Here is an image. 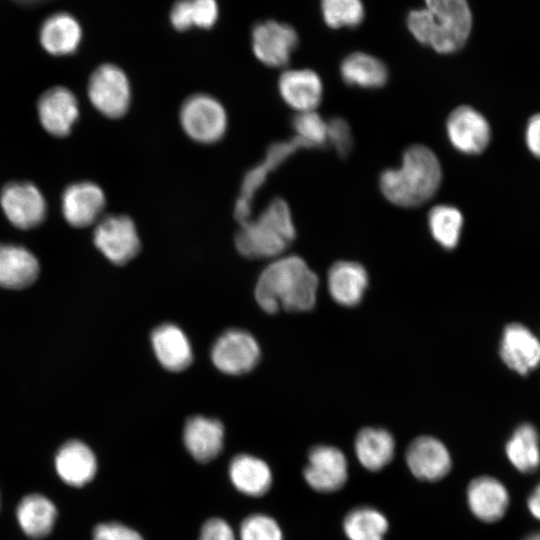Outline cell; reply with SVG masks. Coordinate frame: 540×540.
<instances>
[{"mask_svg": "<svg viewBox=\"0 0 540 540\" xmlns=\"http://www.w3.org/2000/svg\"><path fill=\"white\" fill-rule=\"evenodd\" d=\"M393 436L380 428H364L356 436L355 453L358 461L368 470L378 471L393 458Z\"/></svg>", "mask_w": 540, "mask_h": 540, "instance_id": "83f0119b", "label": "cell"}, {"mask_svg": "<svg viewBox=\"0 0 540 540\" xmlns=\"http://www.w3.org/2000/svg\"><path fill=\"white\" fill-rule=\"evenodd\" d=\"M88 96L93 106L104 116L120 118L128 111L131 86L125 72L114 64H102L91 74Z\"/></svg>", "mask_w": 540, "mask_h": 540, "instance_id": "8992f818", "label": "cell"}, {"mask_svg": "<svg viewBox=\"0 0 540 540\" xmlns=\"http://www.w3.org/2000/svg\"><path fill=\"white\" fill-rule=\"evenodd\" d=\"M446 132L451 145L467 155L479 154L491 139L487 119L471 106L455 108L447 118Z\"/></svg>", "mask_w": 540, "mask_h": 540, "instance_id": "7c38bea8", "label": "cell"}, {"mask_svg": "<svg viewBox=\"0 0 540 540\" xmlns=\"http://www.w3.org/2000/svg\"><path fill=\"white\" fill-rule=\"evenodd\" d=\"M299 149L305 148L295 137L287 141L274 143L268 148L265 159L246 173L241 185L240 196L234 207V217L239 224L248 221L252 217L254 195L262 186L268 174Z\"/></svg>", "mask_w": 540, "mask_h": 540, "instance_id": "8fae6325", "label": "cell"}, {"mask_svg": "<svg viewBox=\"0 0 540 540\" xmlns=\"http://www.w3.org/2000/svg\"><path fill=\"white\" fill-rule=\"evenodd\" d=\"M151 343L159 363L168 371L180 372L193 360L192 347L185 333L176 325L165 323L155 328Z\"/></svg>", "mask_w": 540, "mask_h": 540, "instance_id": "44dd1931", "label": "cell"}, {"mask_svg": "<svg viewBox=\"0 0 540 540\" xmlns=\"http://www.w3.org/2000/svg\"><path fill=\"white\" fill-rule=\"evenodd\" d=\"M37 258L22 246L0 244V286L23 289L31 285L39 274Z\"/></svg>", "mask_w": 540, "mask_h": 540, "instance_id": "603a6c76", "label": "cell"}, {"mask_svg": "<svg viewBox=\"0 0 540 540\" xmlns=\"http://www.w3.org/2000/svg\"><path fill=\"white\" fill-rule=\"evenodd\" d=\"M92 540H144L134 529L119 522H106L97 525Z\"/></svg>", "mask_w": 540, "mask_h": 540, "instance_id": "74e56055", "label": "cell"}, {"mask_svg": "<svg viewBox=\"0 0 540 540\" xmlns=\"http://www.w3.org/2000/svg\"><path fill=\"white\" fill-rule=\"evenodd\" d=\"M343 529L349 540H384L388 521L377 509L361 506L345 516Z\"/></svg>", "mask_w": 540, "mask_h": 540, "instance_id": "4dcf8cb0", "label": "cell"}, {"mask_svg": "<svg viewBox=\"0 0 540 540\" xmlns=\"http://www.w3.org/2000/svg\"><path fill=\"white\" fill-rule=\"evenodd\" d=\"M260 359V347L247 331L230 329L222 333L211 349V360L221 372L241 375L251 371Z\"/></svg>", "mask_w": 540, "mask_h": 540, "instance_id": "ba28073f", "label": "cell"}, {"mask_svg": "<svg viewBox=\"0 0 540 540\" xmlns=\"http://www.w3.org/2000/svg\"><path fill=\"white\" fill-rule=\"evenodd\" d=\"M527 506L530 513L538 520H540V482L535 486V488L530 493Z\"/></svg>", "mask_w": 540, "mask_h": 540, "instance_id": "60d3db41", "label": "cell"}, {"mask_svg": "<svg viewBox=\"0 0 540 540\" xmlns=\"http://www.w3.org/2000/svg\"><path fill=\"white\" fill-rule=\"evenodd\" d=\"M467 503L472 514L479 520L492 523L501 519L509 506L506 487L490 476L473 479L467 488Z\"/></svg>", "mask_w": 540, "mask_h": 540, "instance_id": "d6986e66", "label": "cell"}, {"mask_svg": "<svg viewBox=\"0 0 540 540\" xmlns=\"http://www.w3.org/2000/svg\"><path fill=\"white\" fill-rule=\"evenodd\" d=\"M278 89L283 101L297 113L315 110L323 93L320 77L310 69L285 70L279 77Z\"/></svg>", "mask_w": 540, "mask_h": 540, "instance_id": "ac0fdd59", "label": "cell"}, {"mask_svg": "<svg viewBox=\"0 0 540 540\" xmlns=\"http://www.w3.org/2000/svg\"><path fill=\"white\" fill-rule=\"evenodd\" d=\"M179 120L186 135L201 144L219 141L228 125L224 106L205 93L193 94L184 100Z\"/></svg>", "mask_w": 540, "mask_h": 540, "instance_id": "5b68a950", "label": "cell"}, {"mask_svg": "<svg viewBox=\"0 0 540 540\" xmlns=\"http://www.w3.org/2000/svg\"><path fill=\"white\" fill-rule=\"evenodd\" d=\"M239 536L240 540H283L278 523L264 514L246 517L241 523Z\"/></svg>", "mask_w": 540, "mask_h": 540, "instance_id": "e575fe53", "label": "cell"}, {"mask_svg": "<svg viewBox=\"0 0 540 540\" xmlns=\"http://www.w3.org/2000/svg\"><path fill=\"white\" fill-rule=\"evenodd\" d=\"M325 23L334 29L356 27L364 18L361 0H321Z\"/></svg>", "mask_w": 540, "mask_h": 540, "instance_id": "836d02e7", "label": "cell"}, {"mask_svg": "<svg viewBox=\"0 0 540 540\" xmlns=\"http://www.w3.org/2000/svg\"><path fill=\"white\" fill-rule=\"evenodd\" d=\"M82 38L78 21L66 12L49 16L40 29V42L50 54L62 56L74 53Z\"/></svg>", "mask_w": 540, "mask_h": 540, "instance_id": "d4e9b609", "label": "cell"}, {"mask_svg": "<svg viewBox=\"0 0 540 540\" xmlns=\"http://www.w3.org/2000/svg\"><path fill=\"white\" fill-rule=\"evenodd\" d=\"M13 1L22 5H35V4H40L47 0H13Z\"/></svg>", "mask_w": 540, "mask_h": 540, "instance_id": "b9f144b4", "label": "cell"}, {"mask_svg": "<svg viewBox=\"0 0 540 540\" xmlns=\"http://www.w3.org/2000/svg\"><path fill=\"white\" fill-rule=\"evenodd\" d=\"M500 356L510 369L526 375L540 364V342L524 325L511 323L502 333Z\"/></svg>", "mask_w": 540, "mask_h": 540, "instance_id": "e0dca14e", "label": "cell"}, {"mask_svg": "<svg viewBox=\"0 0 540 540\" xmlns=\"http://www.w3.org/2000/svg\"><path fill=\"white\" fill-rule=\"evenodd\" d=\"M16 515L25 534L31 538H42L52 530L57 510L51 500L45 496L31 494L21 500Z\"/></svg>", "mask_w": 540, "mask_h": 540, "instance_id": "f546056e", "label": "cell"}, {"mask_svg": "<svg viewBox=\"0 0 540 540\" xmlns=\"http://www.w3.org/2000/svg\"><path fill=\"white\" fill-rule=\"evenodd\" d=\"M0 205L10 223L22 230L38 226L46 215L45 199L30 182L7 183L0 192Z\"/></svg>", "mask_w": 540, "mask_h": 540, "instance_id": "9c48e42d", "label": "cell"}, {"mask_svg": "<svg viewBox=\"0 0 540 540\" xmlns=\"http://www.w3.org/2000/svg\"><path fill=\"white\" fill-rule=\"evenodd\" d=\"M317 275L299 256L277 257L261 272L255 287V299L267 313L279 310H310L316 302Z\"/></svg>", "mask_w": 540, "mask_h": 540, "instance_id": "6da1fadb", "label": "cell"}, {"mask_svg": "<svg viewBox=\"0 0 540 540\" xmlns=\"http://www.w3.org/2000/svg\"><path fill=\"white\" fill-rule=\"evenodd\" d=\"M304 478L307 484L317 492L338 491L345 485L348 478V465L344 454L333 446L313 447L304 468Z\"/></svg>", "mask_w": 540, "mask_h": 540, "instance_id": "4fadbf2b", "label": "cell"}, {"mask_svg": "<svg viewBox=\"0 0 540 540\" xmlns=\"http://www.w3.org/2000/svg\"><path fill=\"white\" fill-rule=\"evenodd\" d=\"M37 110L43 128L55 137L68 135L79 116L76 97L62 86L45 91L39 98Z\"/></svg>", "mask_w": 540, "mask_h": 540, "instance_id": "2e32d148", "label": "cell"}, {"mask_svg": "<svg viewBox=\"0 0 540 540\" xmlns=\"http://www.w3.org/2000/svg\"><path fill=\"white\" fill-rule=\"evenodd\" d=\"M228 473L234 487L247 496H262L272 485L269 466L262 459L252 455L235 456L230 462Z\"/></svg>", "mask_w": 540, "mask_h": 540, "instance_id": "484cf974", "label": "cell"}, {"mask_svg": "<svg viewBox=\"0 0 540 540\" xmlns=\"http://www.w3.org/2000/svg\"><path fill=\"white\" fill-rule=\"evenodd\" d=\"M291 124L294 137L303 144L305 149L327 146V121L315 110L298 112Z\"/></svg>", "mask_w": 540, "mask_h": 540, "instance_id": "d6a6232c", "label": "cell"}, {"mask_svg": "<svg viewBox=\"0 0 540 540\" xmlns=\"http://www.w3.org/2000/svg\"><path fill=\"white\" fill-rule=\"evenodd\" d=\"M251 43L252 51L260 62L280 68L288 64L298 45V35L292 26L268 20L254 26Z\"/></svg>", "mask_w": 540, "mask_h": 540, "instance_id": "30bf717a", "label": "cell"}, {"mask_svg": "<svg viewBox=\"0 0 540 540\" xmlns=\"http://www.w3.org/2000/svg\"><path fill=\"white\" fill-rule=\"evenodd\" d=\"M406 463L412 474L420 480L438 481L451 469V457L445 445L430 436L414 439L406 451Z\"/></svg>", "mask_w": 540, "mask_h": 540, "instance_id": "9a60e30c", "label": "cell"}, {"mask_svg": "<svg viewBox=\"0 0 540 540\" xmlns=\"http://www.w3.org/2000/svg\"><path fill=\"white\" fill-rule=\"evenodd\" d=\"M188 12L191 26L211 28L218 18L216 0H188Z\"/></svg>", "mask_w": 540, "mask_h": 540, "instance_id": "8d00e7d4", "label": "cell"}, {"mask_svg": "<svg viewBox=\"0 0 540 540\" xmlns=\"http://www.w3.org/2000/svg\"><path fill=\"white\" fill-rule=\"evenodd\" d=\"M426 8L412 10L407 25L414 38L438 53L459 51L467 42L473 17L467 0H425Z\"/></svg>", "mask_w": 540, "mask_h": 540, "instance_id": "3957f363", "label": "cell"}, {"mask_svg": "<svg viewBox=\"0 0 540 540\" xmlns=\"http://www.w3.org/2000/svg\"><path fill=\"white\" fill-rule=\"evenodd\" d=\"M508 460L519 472L529 474L540 466V435L530 423L519 425L505 446Z\"/></svg>", "mask_w": 540, "mask_h": 540, "instance_id": "f1b7e54d", "label": "cell"}, {"mask_svg": "<svg viewBox=\"0 0 540 540\" xmlns=\"http://www.w3.org/2000/svg\"><path fill=\"white\" fill-rule=\"evenodd\" d=\"M55 466L60 478L76 487L90 482L97 471L93 451L79 440H71L61 446L55 458Z\"/></svg>", "mask_w": 540, "mask_h": 540, "instance_id": "7402d4cb", "label": "cell"}, {"mask_svg": "<svg viewBox=\"0 0 540 540\" xmlns=\"http://www.w3.org/2000/svg\"><path fill=\"white\" fill-rule=\"evenodd\" d=\"M428 227L435 241L445 249L457 246L463 227V216L454 206L441 204L428 213Z\"/></svg>", "mask_w": 540, "mask_h": 540, "instance_id": "1f68e13d", "label": "cell"}, {"mask_svg": "<svg viewBox=\"0 0 540 540\" xmlns=\"http://www.w3.org/2000/svg\"><path fill=\"white\" fill-rule=\"evenodd\" d=\"M525 143L531 154L540 159V113L532 115L528 120Z\"/></svg>", "mask_w": 540, "mask_h": 540, "instance_id": "ab89813d", "label": "cell"}, {"mask_svg": "<svg viewBox=\"0 0 540 540\" xmlns=\"http://www.w3.org/2000/svg\"><path fill=\"white\" fill-rule=\"evenodd\" d=\"M183 441L187 451L196 461L207 463L222 451L223 425L217 419L193 416L185 423Z\"/></svg>", "mask_w": 540, "mask_h": 540, "instance_id": "ffe728a7", "label": "cell"}, {"mask_svg": "<svg viewBox=\"0 0 540 540\" xmlns=\"http://www.w3.org/2000/svg\"><path fill=\"white\" fill-rule=\"evenodd\" d=\"M327 145L334 148L340 157L349 155L353 148V136L349 124L341 117L327 121Z\"/></svg>", "mask_w": 540, "mask_h": 540, "instance_id": "d590c367", "label": "cell"}, {"mask_svg": "<svg viewBox=\"0 0 540 540\" xmlns=\"http://www.w3.org/2000/svg\"><path fill=\"white\" fill-rule=\"evenodd\" d=\"M524 540H540V533H534L526 537Z\"/></svg>", "mask_w": 540, "mask_h": 540, "instance_id": "7bdbcfd3", "label": "cell"}, {"mask_svg": "<svg viewBox=\"0 0 540 540\" xmlns=\"http://www.w3.org/2000/svg\"><path fill=\"white\" fill-rule=\"evenodd\" d=\"M296 236L290 208L282 198L273 199L256 217L240 224L235 235L237 251L249 259L277 258Z\"/></svg>", "mask_w": 540, "mask_h": 540, "instance_id": "277c9868", "label": "cell"}, {"mask_svg": "<svg viewBox=\"0 0 540 540\" xmlns=\"http://www.w3.org/2000/svg\"><path fill=\"white\" fill-rule=\"evenodd\" d=\"M105 203V194L97 184L90 181L77 182L64 190L62 212L71 226L84 228L100 220Z\"/></svg>", "mask_w": 540, "mask_h": 540, "instance_id": "5bb4252c", "label": "cell"}, {"mask_svg": "<svg viewBox=\"0 0 540 540\" xmlns=\"http://www.w3.org/2000/svg\"><path fill=\"white\" fill-rule=\"evenodd\" d=\"M340 74L346 84L365 89L380 88L388 80L385 64L364 52H354L345 57L340 65Z\"/></svg>", "mask_w": 540, "mask_h": 540, "instance_id": "4316f807", "label": "cell"}, {"mask_svg": "<svg viewBox=\"0 0 540 540\" xmlns=\"http://www.w3.org/2000/svg\"><path fill=\"white\" fill-rule=\"evenodd\" d=\"M327 280L330 295L335 302L343 306H354L363 297L368 275L357 262L338 261L330 267Z\"/></svg>", "mask_w": 540, "mask_h": 540, "instance_id": "cb8c5ba5", "label": "cell"}, {"mask_svg": "<svg viewBox=\"0 0 540 540\" xmlns=\"http://www.w3.org/2000/svg\"><path fill=\"white\" fill-rule=\"evenodd\" d=\"M198 540H236V536L225 520L211 518L203 524Z\"/></svg>", "mask_w": 540, "mask_h": 540, "instance_id": "f35d334b", "label": "cell"}, {"mask_svg": "<svg viewBox=\"0 0 540 540\" xmlns=\"http://www.w3.org/2000/svg\"><path fill=\"white\" fill-rule=\"evenodd\" d=\"M93 241L112 263L124 265L140 251L141 243L133 220L126 215H107L96 223Z\"/></svg>", "mask_w": 540, "mask_h": 540, "instance_id": "52a82bcc", "label": "cell"}, {"mask_svg": "<svg viewBox=\"0 0 540 540\" xmlns=\"http://www.w3.org/2000/svg\"><path fill=\"white\" fill-rule=\"evenodd\" d=\"M442 180L441 164L432 150L413 145L405 150L398 168L385 169L379 177L384 197L394 205L411 208L430 200Z\"/></svg>", "mask_w": 540, "mask_h": 540, "instance_id": "7a4b0ae2", "label": "cell"}]
</instances>
